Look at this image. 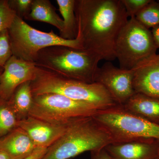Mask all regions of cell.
Here are the masks:
<instances>
[{
    "label": "cell",
    "instance_id": "6da1fadb",
    "mask_svg": "<svg viewBox=\"0 0 159 159\" xmlns=\"http://www.w3.org/2000/svg\"><path fill=\"white\" fill-rule=\"evenodd\" d=\"M74 11L83 50L101 60L116 59V42L129 20L121 0H75Z\"/></svg>",
    "mask_w": 159,
    "mask_h": 159
},
{
    "label": "cell",
    "instance_id": "7a4b0ae2",
    "mask_svg": "<svg viewBox=\"0 0 159 159\" xmlns=\"http://www.w3.org/2000/svg\"><path fill=\"white\" fill-rule=\"evenodd\" d=\"M36 66L35 77L31 81L33 96L51 93L61 94L74 100L91 103L100 110L119 105L99 83H88L69 79L48 69Z\"/></svg>",
    "mask_w": 159,
    "mask_h": 159
},
{
    "label": "cell",
    "instance_id": "3957f363",
    "mask_svg": "<svg viewBox=\"0 0 159 159\" xmlns=\"http://www.w3.org/2000/svg\"><path fill=\"white\" fill-rule=\"evenodd\" d=\"M113 143L110 134L93 117L81 118L70 124L65 134L48 148L42 159H71Z\"/></svg>",
    "mask_w": 159,
    "mask_h": 159
},
{
    "label": "cell",
    "instance_id": "277c9868",
    "mask_svg": "<svg viewBox=\"0 0 159 159\" xmlns=\"http://www.w3.org/2000/svg\"><path fill=\"white\" fill-rule=\"evenodd\" d=\"M100 61L89 51L56 46L41 50L35 64L66 78L93 83Z\"/></svg>",
    "mask_w": 159,
    "mask_h": 159
},
{
    "label": "cell",
    "instance_id": "5b68a950",
    "mask_svg": "<svg viewBox=\"0 0 159 159\" xmlns=\"http://www.w3.org/2000/svg\"><path fill=\"white\" fill-rule=\"evenodd\" d=\"M93 117L110 134L113 143L146 139L159 142V125L132 113L122 105L99 110Z\"/></svg>",
    "mask_w": 159,
    "mask_h": 159
},
{
    "label": "cell",
    "instance_id": "8992f818",
    "mask_svg": "<svg viewBox=\"0 0 159 159\" xmlns=\"http://www.w3.org/2000/svg\"><path fill=\"white\" fill-rule=\"evenodd\" d=\"M8 30L13 55L29 62L35 63L39 51L48 47L61 46L83 50L77 39H64L52 30L49 32L40 31L17 15Z\"/></svg>",
    "mask_w": 159,
    "mask_h": 159
},
{
    "label": "cell",
    "instance_id": "52a82bcc",
    "mask_svg": "<svg viewBox=\"0 0 159 159\" xmlns=\"http://www.w3.org/2000/svg\"><path fill=\"white\" fill-rule=\"evenodd\" d=\"M100 109L93 104L57 93L33 96L29 116L54 124H68L76 119L93 117Z\"/></svg>",
    "mask_w": 159,
    "mask_h": 159
},
{
    "label": "cell",
    "instance_id": "ba28073f",
    "mask_svg": "<svg viewBox=\"0 0 159 159\" xmlns=\"http://www.w3.org/2000/svg\"><path fill=\"white\" fill-rule=\"evenodd\" d=\"M157 48L151 31L130 18L119 33L116 42V59L119 68L131 70L140 63L157 54Z\"/></svg>",
    "mask_w": 159,
    "mask_h": 159
},
{
    "label": "cell",
    "instance_id": "9c48e42d",
    "mask_svg": "<svg viewBox=\"0 0 159 159\" xmlns=\"http://www.w3.org/2000/svg\"><path fill=\"white\" fill-rule=\"evenodd\" d=\"M133 78V70H123L107 61L99 67L95 82L103 85L118 104L123 105L135 94Z\"/></svg>",
    "mask_w": 159,
    "mask_h": 159
},
{
    "label": "cell",
    "instance_id": "30bf717a",
    "mask_svg": "<svg viewBox=\"0 0 159 159\" xmlns=\"http://www.w3.org/2000/svg\"><path fill=\"white\" fill-rule=\"evenodd\" d=\"M36 69L35 63L12 55L4 66L0 75V99L8 101L20 85L33 80Z\"/></svg>",
    "mask_w": 159,
    "mask_h": 159
},
{
    "label": "cell",
    "instance_id": "8fae6325",
    "mask_svg": "<svg viewBox=\"0 0 159 159\" xmlns=\"http://www.w3.org/2000/svg\"><path fill=\"white\" fill-rule=\"evenodd\" d=\"M73 122L60 125L29 116L18 121V127L28 134L37 148H48L65 134Z\"/></svg>",
    "mask_w": 159,
    "mask_h": 159
},
{
    "label": "cell",
    "instance_id": "7c38bea8",
    "mask_svg": "<svg viewBox=\"0 0 159 159\" xmlns=\"http://www.w3.org/2000/svg\"><path fill=\"white\" fill-rule=\"evenodd\" d=\"M133 70L135 93L159 99V54L144 60Z\"/></svg>",
    "mask_w": 159,
    "mask_h": 159
},
{
    "label": "cell",
    "instance_id": "4fadbf2b",
    "mask_svg": "<svg viewBox=\"0 0 159 159\" xmlns=\"http://www.w3.org/2000/svg\"><path fill=\"white\" fill-rule=\"evenodd\" d=\"M114 159H155L159 142L153 139L112 143L105 147Z\"/></svg>",
    "mask_w": 159,
    "mask_h": 159
},
{
    "label": "cell",
    "instance_id": "5bb4252c",
    "mask_svg": "<svg viewBox=\"0 0 159 159\" xmlns=\"http://www.w3.org/2000/svg\"><path fill=\"white\" fill-rule=\"evenodd\" d=\"M36 148L28 134L19 127L0 139V149L11 159H25Z\"/></svg>",
    "mask_w": 159,
    "mask_h": 159
},
{
    "label": "cell",
    "instance_id": "9a60e30c",
    "mask_svg": "<svg viewBox=\"0 0 159 159\" xmlns=\"http://www.w3.org/2000/svg\"><path fill=\"white\" fill-rule=\"evenodd\" d=\"M123 106L126 110L159 125V99L135 93Z\"/></svg>",
    "mask_w": 159,
    "mask_h": 159
},
{
    "label": "cell",
    "instance_id": "2e32d148",
    "mask_svg": "<svg viewBox=\"0 0 159 159\" xmlns=\"http://www.w3.org/2000/svg\"><path fill=\"white\" fill-rule=\"evenodd\" d=\"M25 19L48 23L56 27L60 33L63 29V19L56 13V9L48 0H33L31 11Z\"/></svg>",
    "mask_w": 159,
    "mask_h": 159
},
{
    "label": "cell",
    "instance_id": "e0dca14e",
    "mask_svg": "<svg viewBox=\"0 0 159 159\" xmlns=\"http://www.w3.org/2000/svg\"><path fill=\"white\" fill-rule=\"evenodd\" d=\"M18 121L29 116L33 103L31 81L20 85L8 101Z\"/></svg>",
    "mask_w": 159,
    "mask_h": 159
},
{
    "label": "cell",
    "instance_id": "ac0fdd59",
    "mask_svg": "<svg viewBox=\"0 0 159 159\" xmlns=\"http://www.w3.org/2000/svg\"><path fill=\"white\" fill-rule=\"evenodd\" d=\"M56 2L63 18L64 28L60 33V36L65 39H75L77 34V20L74 11L75 0H57Z\"/></svg>",
    "mask_w": 159,
    "mask_h": 159
},
{
    "label": "cell",
    "instance_id": "d6986e66",
    "mask_svg": "<svg viewBox=\"0 0 159 159\" xmlns=\"http://www.w3.org/2000/svg\"><path fill=\"white\" fill-rule=\"evenodd\" d=\"M18 120L8 101L0 99V139L18 127Z\"/></svg>",
    "mask_w": 159,
    "mask_h": 159
},
{
    "label": "cell",
    "instance_id": "ffe728a7",
    "mask_svg": "<svg viewBox=\"0 0 159 159\" xmlns=\"http://www.w3.org/2000/svg\"><path fill=\"white\" fill-rule=\"evenodd\" d=\"M135 18L149 29L159 25V2L152 0L137 13Z\"/></svg>",
    "mask_w": 159,
    "mask_h": 159
},
{
    "label": "cell",
    "instance_id": "44dd1931",
    "mask_svg": "<svg viewBox=\"0 0 159 159\" xmlns=\"http://www.w3.org/2000/svg\"><path fill=\"white\" fill-rule=\"evenodd\" d=\"M13 55L8 29L0 32V67H4Z\"/></svg>",
    "mask_w": 159,
    "mask_h": 159
},
{
    "label": "cell",
    "instance_id": "7402d4cb",
    "mask_svg": "<svg viewBox=\"0 0 159 159\" xmlns=\"http://www.w3.org/2000/svg\"><path fill=\"white\" fill-rule=\"evenodd\" d=\"M16 15L9 6L8 0L0 1V32L9 29Z\"/></svg>",
    "mask_w": 159,
    "mask_h": 159
},
{
    "label": "cell",
    "instance_id": "603a6c76",
    "mask_svg": "<svg viewBox=\"0 0 159 159\" xmlns=\"http://www.w3.org/2000/svg\"><path fill=\"white\" fill-rule=\"evenodd\" d=\"M33 0H11L8 1L9 6L19 17L25 19L31 11Z\"/></svg>",
    "mask_w": 159,
    "mask_h": 159
},
{
    "label": "cell",
    "instance_id": "cb8c5ba5",
    "mask_svg": "<svg viewBox=\"0 0 159 159\" xmlns=\"http://www.w3.org/2000/svg\"><path fill=\"white\" fill-rule=\"evenodd\" d=\"M152 0H121L128 17H135L137 13Z\"/></svg>",
    "mask_w": 159,
    "mask_h": 159
},
{
    "label": "cell",
    "instance_id": "d4e9b609",
    "mask_svg": "<svg viewBox=\"0 0 159 159\" xmlns=\"http://www.w3.org/2000/svg\"><path fill=\"white\" fill-rule=\"evenodd\" d=\"M91 159H114L105 148L91 152Z\"/></svg>",
    "mask_w": 159,
    "mask_h": 159
},
{
    "label": "cell",
    "instance_id": "484cf974",
    "mask_svg": "<svg viewBox=\"0 0 159 159\" xmlns=\"http://www.w3.org/2000/svg\"><path fill=\"white\" fill-rule=\"evenodd\" d=\"M48 148H37L29 156L25 159H42L46 153Z\"/></svg>",
    "mask_w": 159,
    "mask_h": 159
},
{
    "label": "cell",
    "instance_id": "4316f807",
    "mask_svg": "<svg viewBox=\"0 0 159 159\" xmlns=\"http://www.w3.org/2000/svg\"><path fill=\"white\" fill-rule=\"evenodd\" d=\"M151 32L156 46L159 49V25L152 28Z\"/></svg>",
    "mask_w": 159,
    "mask_h": 159
},
{
    "label": "cell",
    "instance_id": "83f0119b",
    "mask_svg": "<svg viewBox=\"0 0 159 159\" xmlns=\"http://www.w3.org/2000/svg\"><path fill=\"white\" fill-rule=\"evenodd\" d=\"M0 159H11V158L2 149H0Z\"/></svg>",
    "mask_w": 159,
    "mask_h": 159
},
{
    "label": "cell",
    "instance_id": "f1b7e54d",
    "mask_svg": "<svg viewBox=\"0 0 159 159\" xmlns=\"http://www.w3.org/2000/svg\"><path fill=\"white\" fill-rule=\"evenodd\" d=\"M3 71V67H0V75L2 74Z\"/></svg>",
    "mask_w": 159,
    "mask_h": 159
},
{
    "label": "cell",
    "instance_id": "f546056e",
    "mask_svg": "<svg viewBox=\"0 0 159 159\" xmlns=\"http://www.w3.org/2000/svg\"><path fill=\"white\" fill-rule=\"evenodd\" d=\"M158 156L159 157V148L158 152Z\"/></svg>",
    "mask_w": 159,
    "mask_h": 159
},
{
    "label": "cell",
    "instance_id": "4dcf8cb0",
    "mask_svg": "<svg viewBox=\"0 0 159 159\" xmlns=\"http://www.w3.org/2000/svg\"><path fill=\"white\" fill-rule=\"evenodd\" d=\"M155 159H159V157H158L157 158Z\"/></svg>",
    "mask_w": 159,
    "mask_h": 159
}]
</instances>
